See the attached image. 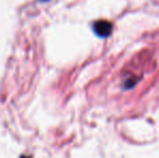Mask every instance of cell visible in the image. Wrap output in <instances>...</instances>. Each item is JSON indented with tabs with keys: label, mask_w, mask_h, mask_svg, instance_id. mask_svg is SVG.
I'll use <instances>...</instances> for the list:
<instances>
[{
	"label": "cell",
	"mask_w": 159,
	"mask_h": 158,
	"mask_svg": "<svg viewBox=\"0 0 159 158\" xmlns=\"http://www.w3.org/2000/svg\"><path fill=\"white\" fill-rule=\"evenodd\" d=\"M93 30L98 36L104 38V37H108L111 34L113 25L108 21H98L93 24Z\"/></svg>",
	"instance_id": "cell-1"
}]
</instances>
